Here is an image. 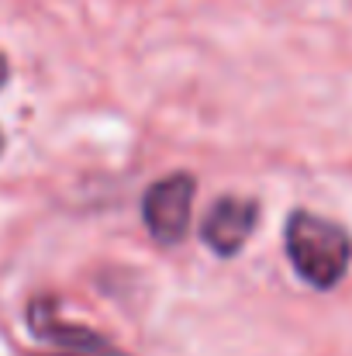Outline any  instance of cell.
I'll list each match as a JSON object with an SVG mask.
<instances>
[{
  "label": "cell",
  "mask_w": 352,
  "mask_h": 356,
  "mask_svg": "<svg viewBox=\"0 0 352 356\" xmlns=\"http://www.w3.org/2000/svg\"><path fill=\"white\" fill-rule=\"evenodd\" d=\"M0 149H3V135H0Z\"/></svg>",
  "instance_id": "cell-6"
},
{
  "label": "cell",
  "mask_w": 352,
  "mask_h": 356,
  "mask_svg": "<svg viewBox=\"0 0 352 356\" xmlns=\"http://www.w3.org/2000/svg\"><path fill=\"white\" fill-rule=\"evenodd\" d=\"M7 76H10V66H7V59L0 56V90H3V83H7Z\"/></svg>",
  "instance_id": "cell-5"
},
{
  "label": "cell",
  "mask_w": 352,
  "mask_h": 356,
  "mask_svg": "<svg viewBox=\"0 0 352 356\" xmlns=\"http://www.w3.org/2000/svg\"><path fill=\"white\" fill-rule=\"evenodd\" d=\"M255 218H259V204L252 197H238L228 194L221 201L211 204V211L204 215L201 238L218 252V256H235L249 236L255 232Z\"/></svg>",
  "instance_id": "cell-4"
},
{
  "label": "cell",
  "mask_w": 352,
  "mask_h": 356,
  "mask_svg": "<svg viewBox=\"0 0 352 356\" xmlns=\"http://www.w3.org/2000/svg\"><path fill=\"white\" fill-rule=\"evenodd\" d=\"M194 177L190 173H173L156 180L145 197H142V218L149 236L159 245H176L190 232V204H194Z\"/></svg>",
  "instance_id": "cell-2"
},
{
  "label": "cell",
  "mask_w": 352,
  "mask_h": 356,
  "mask_svg": "<svg viewBox=\"0 0 352 356\" xmlns=\"http://www.w3.org/2000/svg\"><path fill=\"white\" fill-rule=\"evenodd\" d=\"M287 256L301 280H308L318 291L335 287L352 263V238L342 225L311 215L294 211L287 222Z\"/></svg>",
  "instance_id": "cell-1"
},
{
  "label": "cell",
  "mask_w": 352,
  "mask_h": 356,
  "mask_svg": "<svg viewBox=\"0 0 352 356\" xmlns=\"http://www.w3.org/2000/svg\"><path fill=\"white\" fill-rule=\"evenodd\" d=\"M28 322H31L35 336L52 346V353H45V356H124L117 346H111L104 336H97V332H90V329H83V325H73V322L59 318L56 305L45 301V298L31 301Z\"/></svg>",
  "instance_id": "cell-3"
}]
</instances>
